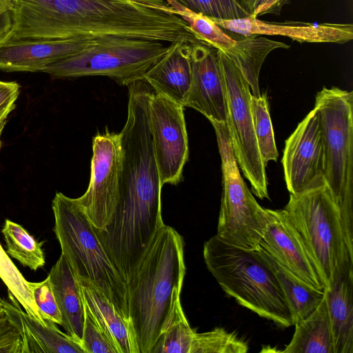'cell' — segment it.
<instances>
[{"mask_svg": "<svg viewBox=\"0 0 353 353\" xmlns=\"http://www.w3.org/2000/svg\"><path fill=\"white\" fill-rule=\"evenodd\" d=\"M3 39L117 37L165 43L198 41L166 0H12Z\"/></svg>", "mask_w": 353, "mask_h": 353, "instance_id": "cell-1", "label": "cell"}, {"mask_svg": "<svg viewBox=\"0 0 353 353\" xmlns=\"http://www.w3.org/2000/svg\"><path fill=\"white\" fill-rule=\"evenodd\" d=\"M185 270L183 239L164 225L127 283L129 317L140 353H150L163 331L180 298Z\"/></svg>", "mask_w": 353, "mask_h": 353, "instance_id": "cell-2", "label": "cell"}, {"mask_svg": "<svg viewBox=\"0 0 353 353\" xmlns=\"http://www.w3.org/2000/svg\"><path fill=\"white\" fill-rule=\"evenodd\" d=\"M203 253L208 270L238 304L281 327L293 325L276 278L256 250L230 245L215 235L204 243Z\"/></svg>", "mask_w": 353, "mask_h": 353, "instance_id": "cell-3", "label": "cell"}, {"mask_svg": "<svg viewBox=\"0 0 353 353\" xmlns=\"http://www.w3.org/2000/svg\"><path fill=\"white\" fill-rule=\"evenodd\" d=\"M52 208L54 231L61 254L76 278L97 285L119 313L130 320L127 285L108 257L77 198L57 192Z\"/></svg>", "mask_w": 353, "mask_h": 353, "instance_id": "cell-4", "label": "cell"}, {"mask_svg": "<svg viewBox=\"0 0 353 353\" xmlns=\"http://www.w3.org/2000/svg\"><path fill=\"white\" fill-rule=\"evenodd\" d=\"M324 147V179L339 208L347 250L353 256V92L336 87L316 96Z\"/></svg>", "mask_w": 353, "mask_h": 353, "instance_id": "cell-5", "label": "cell"}, {"mask_svg": "<svg viewBox=\"0 0 353 353\" xmlns=\"http://www.w3.org/2000/svg\"><path fill=\"white\" fill-rule=\"evenodd\" d=\"M164 42L108 37L81 52L48 65L43 72L54 78L108 77L121 85L143 79L170 50Z\"/></svg>", "mask_w": 353, "mask_h": 353, "instance_id": "cell-6", "label": "cell"}, {"mask_svg": "<svg viewBox=\"0 0 353 353\" xmlns=\"http://www.w3.org/2000/svg\"><path fill=\"white\" fill-rule=\"evenodd\" d=\"M284 209L326 288L338 260L347 250L340 212L330 189L325 183L290 194Z\"/></svg>", "mask_w": 353, "mask_h": 353, "instance_id": "cell-7", "label": "cell"}, {"mask_svg": "<svg viewBox=\"0 0 353 353\" xmlns=\"http://www.w3.org/2000/svg\"><path fill=\"white\" fill-rule=\"evenodd\" d=\"M212 124L217 139L223 176L216 236L230 245L256 250L267 224V210L258 203L241 176L227 125Z\"/></svg>", "mask_w": 353, "mask_h": 353, "instance_id": "cell-8", "label": "cell"}, {"mask_svg": "<svg viewBox=\"0 0 353 353\" xmlns=\"http://www.w3.org/2000/svg\"><path fill=\"white\" fill-rule=\"evenodd\" d=\"M219 59L225 90L228 123L231 146L252 192L261 199H270L265 167L254 133L250 87L238 67L222 50Z\"/></svg>", "mask_w": 353, "mask_h": 353, "instance_id": "cell-9", "label": "cell"}, {"mask_svg": "<svg viewBox=\"0 0 353 353\" xmlns=\"http://www.w3.org/2000/svg\"><path fill=\"white\" fill-rule=\"evenodd\" d=\"M92 151L89 185L77 200L94 227L104 230L118 200L122 157L119 133L106 130L97 134Z\"/></svg>", "mask_w": 353, "mask_h": 353, "instance_id": "cell-10", "label": "cell"}, {"mask_svg": "<svg viewBox=\"0 0 353 353\" xmlns=\"http://www.w3.org/2000/svg\"><path fill=\"white\" fill-rule=\"evenodd\" d=\"M184 106L153 90L149 120L160 182L177 184L188 159Z\"/></svg>", "mask_w": 353, "mask_h": 353, "instance_id": "cell-11", "label": "cell"}, {"mask_svg": "<svg viewBox=\"0 0 353 353\" xmlns=\"http://www.w3.org/2000/svg\"><path fill=\"white\" fill-rule=\"evenodd\" d=\"M282 164L290 194H299L325 183L322 128L315 107L285 141Z\"/></svg>", "mask_w": 353, "mask_h": 353, "instance_id": "cell-12", "label": "cell"}, {"mask_svg": "<svg viewBox=\"0 0 353 353\" xmlns=\"http://www.w3.org/2000/svg\"><path fill=\"white\" fill-rule=\"evenodd\" d=\"M192 82L185 107L203 114L211 123H228L225 90L218 49L200 41L189 44Z\"/></svg>", "mask_w": 353, "mask_h": 353, "instance_id": "cell-13", "label": "cell"}, {"mask_svg": "<svg viewBox=\"0 0 353 353\" xmlns=\"http://www.w3.org/2000/svg\"><path fill=\"white\" fill-rule=\"evenodd\" d=\"M266 210L268 221L259 246L307 284L324 291L319 272L285 209Z\"/></svg>", "mask_w": 353, "mask_h": 353, "instance_id": "cell-14", "label": "cell"}, {"mask_svg": "<svg viewBox=\"0 0 353 353\" xmlns=\"http://www.w3.org/2000/svg\"><path fill=\"white\" fill-rule=\"evenodd\" d=\"M112 37V36H108ZM108 37L22 39L0 43V70L42 72L49 64L94 46Z\"/></svg>", "mask_w": 353, "mask_h": 353, "instance_id": "cell-15", "label": "cell"}, {"mask_svg": "<svg viewBox=\"0 0 353 353\" xmlns=\"http://www.w3.org/2000/svg\"><path fill=\"white\" fill-rule=\"evenodd\" d=\"M223 29L243 37L279 35L304 43L343 44L353 39L352 23H312L301 21L270 22L251 16L236 19H211Z\"/></svg>", "mask_w": 353, "mask_h": 353, "instance_id": "cell-16", "label": "cell"}, {"mask_svg": "<svg viewBox=\"0 0 353 353\" xmlns=\"http://www.w3.org/2000/svg\"><path fill=\"white\" fill-rule=\"evenodd\" d=\"M334 353H353V256L346 250L324 289Z\"/></svg>", "mask_w": 353, "mask_h": 353, "instance_id": "cell-17", "label": "cell"}, {"mask_svg": "<svg viewBox=\"0 0 353 353\" xmlns=\"http://www.w3.org/2000/svg\"><path fill=\"white\" fill-rule=\"evenodd\" d=\"M9 293V292H8ZM12 303L3 300L4 312L20 330L23 353H85L81 345L60 331L50 321L43 323L21 310L19 302L9 293Z\"/></svg>", "mask_w": 353, "mask_h": 353, "instance_id": "cell-18", "label": "cell"}, {"mask_svg": "<svg viewBox=\"0 0 353 353\" xmlns=\"http://www.w3.org/2000/svg\"><path fill=\"white\" fill-rule=\"evenodd\" d=\"M190 43L183 41L171 43L168 52L148 70L143 77L154 92L184 107L192 82Z\"/></svg>", "mask_w": 353, "mask_h": 353, "instance_id": "cell-19", "label": "cell"}, {"mask_svg": "<svg viewBox=\"0 0 353 353\" xmlns=\"http://www.w3.org/2000/svg\"><path fill=\"white\" fill-rule=\"evenodd\" d=\"M77 280L83 304L117 353H140L130 321L119 313L97 285L88 280Z\"/></svg>", "mask_w": 353, "mask_h": 353, "instance_id": "cell-20", "label": "cell"}, {"mask_svg": "<svg viewBox=\"0 0 353 353\" xmlns=\"http://www.w3.org/2000/svg\"><path fill=\"white\" fill-rule=\"evenodd\" d=\"M48 276L61 314V326L81 345L84 321L82 294L79 283L62 254Z\"/></svg>", "mask_w": 353, "mask_h": 353, "instance_id": "cell-21", "label": "cell"}, {"mask_svg": "<svg viewBox=\"0 0 353 353\" xmlns=\"http://www.w3.org/2000/svg\"><path fill=\"white\" fill-rule=\"evenodd\" d=\"M257 252L273 272L288 303L293 325L309 316L324 296V291L307 284L260 246Z\"/></svg>", "mask_w": 353, "mask_h": 353, "instance_id": "cell-22", "label": "cell"}, {"mask_svg": "<svg viewBox=\"0 0 353 353\" xmlns=\"http://www.w3.org/2000/svg\"><path fill=\"white\" fill-rule=\"evenodd\" d=\"M285 353H334L332 330L325 297L307 317L296 323Z\"/></svg>", "mask_w": 353, "mask_h": 353, "instance_id": "cell-23", "label": "cell"}, {"mask_svg": "<svg viewBox=\"0 0 353 353\" xmlns=\"http://www.w3.org/2000/svg\"><path fill=\"white\" fill-rule=\"evenodd\" d=\"M289 48L285 43L253 35L236 39L234 46L223 52L238 67L249 83L252 94L259 97L261 95L259 72L266 57L274 49Z\"/></svg>", "mask_w": 353, "mask_h": 353, "instance_id": "cell-24", "label": "cell"}, {"mask_svg": "<svg viewBox=\"0 0 353 353\" xmlns=\"http://www.w3.org/2000/svg\"><path fill=\"white\" fill-rule=\"evenodd\" d=\"M1 232L8 255L34 271L44 266L42 243L37 242L21 225L6 219Z\"/></svg>", "mask_w": 353, "mask_h": 353, "instance_id": "cell-25", "label": "cell"}, {"mask_svg": "<svg viewBox=\"0 0 353 353\" xmlns=\"http://www.w3.org/2000/svg\"><path fill=\"white\" fill-rule=\"evenodd\" d=\"M195 332L188 323L179 298L150 353H190Z\"/></svg>", "mask_w": 353, "mask_h": 353, "instance_id": "cell-26", "label": "cell"}, {"mask_svg": "<svg viewBox=\"0 0 353 353\" xmlns=\"http://www.w3.org/2000/svg\"><path fill=\"white\" fill-rule=\"evenodd\" d=\"M250 107L259 150L266 165L270 161H276L279 157L267 93L265 92L259 97L252 94Z\"/></svg>", "mask_w": 353, "mask_h": 353, "instance_id": "cell-27", "label": "cell"}, {"mask_svg": "<svg viewBox=\"0 0 353 353\" xmlns=\"http://www.w3.org/2000/svg\"><path fill=\"white\" fill-rule=\"evenodd\" d=\"M0 278L24 311L33 317L46 323L36 305L28 281L17 269L0 244Z\"/></svg>", "mask_w": 353, "mask_h": 353, "instance_id": "cell-28", "label": "cell"}, {"mask_svg": "<svg viewBox=\"0 0 353 353\" xmlns=\"http://www.w3.org/2000/svg\"><path fill=\"white\" fill-rule=\"evenodd\" d=\"M210 19H236L251 16L246 0H166Z\"/></svg>", "mask_w": 353, "mask_h": 353, "instance_id": "cell-29", "label": "cell"}, {"mask_svg": "<svg viewBox=\"0 0 353 353\" xmlns=\"http://www.w3.org/2000/svg\"><path fill=\"white\" fill-rule=\"evenodd\" d=\"M248 343L235 332L217 327L211 331L195 332L190 353H246Z\"/></svg>", "mask_w": 353, "mask_h": 353, "instance_id": "cell-30", "label": "cell"}, {"mask_svg": "<svg viewBox=\"0 0 353 353\" xmlns=\"http://www.w3.org/2000/svg\"><path fill=\"white\" fill-rule=\"evenodd\" d=\"M178 14L186 21L191 30L199 39L208 45L223 51L232 48L235 43L232 36L210 18L192 12L179 5H171Z\"/></svg>", "mask_w": 353, "mask_h": 353, "instance_id": "cell-31", "label": "cell"}, {"mask_svg": "<svg viewBox=\"0 0 353 353\" xmlns=\"http://www.w3.org/2000/svg\"><path fill=\"white\" fill-rule=\"evenodd\" d=\"M28 283L42 319L61 325V314L49 277L41 282L28 281Z\"/></svg>", "mask_w": 353, "mask_h": 353, "instance_id": "cell-32", "label": "cell"}, {"mask_svg": "<svg viewBox=\"0 0 353 353\" xmlns=\"http://www.w3.org/2000/svg\"><path fill=\"white\" fill-rule=\"evenodd\" d=\"M83 307L84 321L81 345L85 353H117L84 304Z\"/></svg>", "mask_w": 353, "mask_h": 353, "instance_id": "cell-33", "label": "cell"}, {"mask_svg": "<svg viewBox=\"0 0 353 353\" xmlns=\"http://www.w3.org/2000/svg\"><path fill=\"white\" fill-rule=\"evenodd\" d=\"M23 350L21 333L4 312L0 315V353H23Z\"/></svg>", "mask_w": 353, "mask_h": 353, "instance_id": "cell-34", "label": "cell"}, {"mask_svg": "<svg viewBox=\"0 0 353 353\" xmlns=\"http://www.w3.org/2000/svg\"><path fill=\"white\" fill-rule=\"evenodd\" d=\"M19 91L20 86L17 82L0 81V148L3 130L8 115L15 108Z\"/></svg>", "mask_w": 353, "mask_h": 353, "instance_id": "cell-35", "label": "cell"}, {"mask_svg": "<svg viewBox=\"0 0 353 353\" xmlns=\"http://www.w3.org/2000/svg\"><path fill=\"white\" fill-rule=\"evenodd\" d=\"M289 0H246L251 17L257 18L264 14H279Z\"/></svg>", "mask_w": 353, "mask_h": 353, "instance_id": "cell-36", "label": "cell"}, {"mask_svg": "<svg viewBox=\"0 0 353 353\" xmlns=\"http://www.w3.org/2000/svg\"><path fill=\"white\" fill-rule=\"evenodd\" d=\"M12 0H0V42L8 34L12 24Z\"/></svg>", "mask_w": 353, "mask_h": 353, "instance_id": "cell-37", "label": "cell"}, {"mask_svg": "<svg viewBox=\"0 0 353 353\" xmlns=\"http://www.w3.org/2000/svg\"><path fill=\"white\" fill-rule=\"evenodd\" d=\"M4 313L3 307V299L0 296V315Z\"/></svg>", "mask_w": 353, "mask_h": 353, "instance_id": "cell-38", "label": "cell"}]
</instances>
